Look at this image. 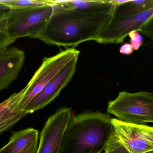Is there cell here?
<instances>
[{"mask_svg": "<svg viewBox=\"0 0 153 153\" xmlns=\"http://www.w3.org/2000/svg\"><path fill=\"white\" fill-rule=\"evenodd\" d=\"M112 14L119 17L133 16L153 8V0L115 1Z\"/></svg>", "mask_w": 153, "mask_h": 153, "instance_id": "5bb4252c", "label": "cell"}, {"mask_svg": "<svg viewBox=\"0 0 153 153\" xmlns=\"http://www.w3.org/2000/svg\"><path fill=\"white\" fill-rule=\"evenodd\" d=\"M78 58L77 56L73 58L24 108L23 110L28 114H32L45 107L58 97L74 75Z\"/></svg>", "mask_w": 153, "mask_h": 153, "instance_id": "9c48e42d", "label": "cell"}, {"mask_svg": "<svg viewBox=\"0 0 153 153\" xmlns=\"http://www.w3.org/2000/svg\"><path fill=\"white\" fill-rule=\"evenodd\" d=\"M25 60V52L18 48L0 50V91L17 80Z\"/></svg>", "mask_w": 153, "mask_h": 153, "instance_id": "30bf717a", "label": "cell"}, {"mask_svg": "<svg viewBox=\"0 0 153 153\" xmlns=\"http://www.w3.org/2000/svg\"><path fill=\"white\" fill-rule=\"evenodd\" d=\"M111 119L100 112L81 113L71 118L58 153H101L113 134Z\"/></svg>", "mask_w": 153, "mask_h": 153, "instance_id": "7a4b0ae2", "label": "cell"}, {"mask_svg": "<svg viewBox=\"0 0 153 153\" xmlns=\"http://www.w3.org/2000/svg\"><path fill=\"white\" fill-rule=\"evenodd\" d=\"M38 130L32 128L11 131L9 142L0 149V153H36Z\"/></svg>", "mask_w": 153, "mask_h": 153, "instance_id": "7c38bea8", "label": "cell"}, {"mask_svg": "<svg viewBox=\"0 0 153 153\" xmlns=\"http://www.w3.org/2000/svg\"><path fill=\"white\" fill-rule=\"evenodd\" d=\"M79 54L80 51L75 48H71L53 56L44 58L41 65L27 84V90L22 101V109L23 110L46 85Z\"/></svg>", "mask_w": 153, "mask_h": 153, "instance_id": "5b68a950", "label": "cell"}, {"mask_svg": "<svg viewBox=\"0 0 153 153\" xmlns=\"http://www.w3.org/2000/svg\"><path fill=\"white\" fill-rule=\"evenodd\" d=\"M113 132L129 153L153 151V127L128 124L111 119Z\"/></svg>", "mask_w": 153, "mask_h": 153, "instance_id": "52a82bcc", "label": "cell"}, {"mask_svg": "<svg viewBox=\"0 0 153 153\" xmlns=\"http://www.w3.org/2000/svg\"><path fill=\"white\" fill-rule=\"evenodd\" d=\"M128 36L130 38V44L133 46L134 50L137 51L143 46V37L140 34L139 31H133L128 34Z\"/></svg>", "mask_w": 153, "mask_h": 153, "instance_id": "ac0fdd59", "label": "cell"}, {"mask_svg": "<svg viewBox=\"0 0 153 153\" xmlns=\"http://www.w3.org/2000/svg\"><path fill=\"white\" fill-rule=\"evenodd\" d=\"M10 9V7L6 5L0 4V12L7 11Z\"/></svg>", "mask_w": 153, "mask_h": 153, "instance_id": "44dd1931", "label": "cell"}, {"mask_svg": "<svg viewBox=\"0 0 153 153\" xmlns=\"http://www.w3.org/2000/svg\"><path fill=\"white\" fill-rule=\"evenodd\" d=\"M107 111L121 122L137 125L153 123V93L121 91L108 103Z\"/></svg>", "mask_w": 153, "mask_h": 153, "instance_id": "3957f363", "label": "cell"}, {"mask_svg": "<svg viewBox=\"0 0 153 153\" xmlns=\"http://www.w3.org/2000/svg\"><path fill=\"white\" fill-rule=\"evenodd\" d=\"M27 90L26 85L19 92L0 103V135L12 128L28 114L21 107V102Z\"/></svg>", "mask_w": 153, "mask_h": 153, "instance_id": "8fae6325", "label": "cell"}, {"mask_svg": "<svg viewBox=\"0 0 153 153\" xmlns=\"http://www.w3.org/2000/svg\"><path fill=\"white\" fill-rule=\"evenodd\" d=\"M7 11L0 12V50L9 48L16 40L10 37L8 32L6 16Z\"/></svg>", "mask_w": 153, "mask_h": 153, "instance_id": "9a60e30c", "label": "cell"}, {"mask_svg": "<svg viewBox=\"0 0 153 153\" xmlns=\"http://www.w3.org/2000/svg\"><path fill=\"white\" fill-rule=\"evenodd\" d=\"M53 5L52 16L35 38L58 46L75 47L85 41L94 40L110 19L113 9L92 12Z\"/></svg>", "mask_w": 153, "mask_h": 153, "instance_id": "6da1fadb", "label": "cell"}, {"mask_svg": "<svg viewBox=\"0 0 153 153\" xmlns=\"http://www.w3.org/2000/svg\"><path fill=\"white\" fill-rule=\"evenodd\" d=\"M153 16V8L128 17H119L112 13L110 19L94 41L103 44L122 43L133 31H140L143 25Z\"/></svg>", "mask_w": 153, "mask_h": 153, "instance_id": "8992f818", "label": "cell"}, {"mask_svg": "<svg viewBox=\"0 0 153 153\" xmlns=\"http://www.w3.org/2000/svg\"><path fill=\"white\" fill-rule=\"evenodd\" d=\"M53 4V1L42 0H0V4L10 8L31 7L45 4Z\"/></svg>", "mask_w": 153, "mask_h": 153, "instance_id": "2e32d148", "label": "cell"}, {"mask_svg": "<svg viewBox=\"0 0 153 153\" xmlns=\"http://www.w3.org/2000/svg\"><path fill=\"white\" fill-rule=\"evenodd\" d=\"M53 5L64 8L92 12L109 10L115 5L114 1H53Z\"/></svg>", "mask_w": 153, "mask_h": 153, "instance_id": "4fadbf2b", "label": "cell"}, {"mask_svg": "<svg viewBox=\"0 0 153 153\" xmlns=\"http://www.w3.org/2000/svg\"><path fill=\"white\" fill-rule=\"evenodd\" d=\"M134 51V48L130 43H127L123 44L120 49V53L126 55L132 54Z\"/></svg>", "mask_w": 153, "mask_h": 153, "instance_id": "ffe728a7", "label": "cell"}, {"mask_svg": "<svg viewBox=\"0 0 153 153\" xmlns=\"http://www.w3.org/2000/svg\"><path fill=\"white\" fill-rule=\"evenodd\" d=\"M144 153H153V151H150V152H146Z\"/></svg>", "mask_w": 153, "mask_h": 153, "instance_id": "7402d4cb", "label": "cell"}, {"mask_svg": "<svg viewBox=\"0 0 153 153\" xmlns=\"http://www.w3.org/2000/svg\"><path fill=\"white\" fill-rule=\"evenodd\" d=\"M139 32L153 42V16L143 25Z\"/></svg>", "mask_w": 153, "mask_h": 153, "instance_id": "d6986e66", "label": "cell"}, {"mask_svg": "<svg viewBox=\"0 0 153 153\" xmlns=\"http://www.w3.org/2000/svg\"><path fill=\"white\" fill-rule=\"evenodd\" d=\"M103 153H129L123 143L113 134Z\"/></svg>", "mask_w": 153, "mask_h": 153, "instance_id": "e0dca14e", "label": "cell"}, {"mask_svg": "<svg viewBox=\"0 0 153 153\" xmlns=\"http://www.w3.org/2000/svg\"><path fill=\"white\" fill-rule=\"evenodd\" d=\"M53 11V4L10 8L6 13L10 37L15 40L25 37L35 38L44 29Z\"/></svg>", "mask_w": 153, "mask_h": 153, "instance_id": "277c9868", "label": "cell"}, {"mask_svg": "<svg viewBox=\"0 0 153 153\" xmlns=\"http://www.w3.org/2000/svg\"><path fill=\"white\" fill-rule=\"evenodd\" d=\"M71 109H58L49 117L40 136L36 153H58L65 131L71 119Z\"/></svg>", "mask_w": 153, "mask_h": 153, "instance_id": "ba28073f", "label": "cell"}]
</instances>
